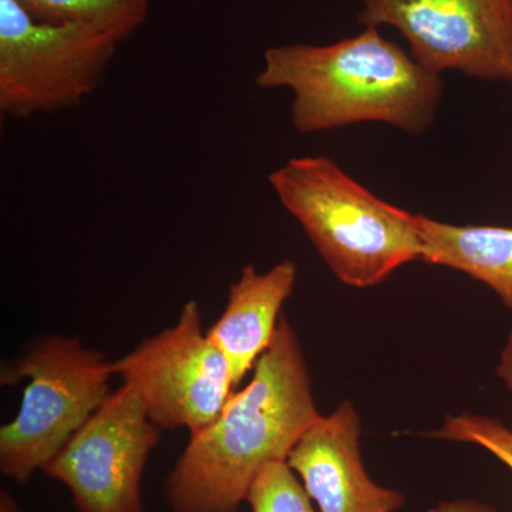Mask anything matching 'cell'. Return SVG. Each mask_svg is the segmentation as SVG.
<instances>
[{
    "label": "cell",
    "instance_id": "6da1fadb",
    "mask_svg": "<svg viewBox=\"0 0 512 512\" xmlns=\"http://www.w3.org/2000/svg\"><path fill=\"white\" fill-rule=\"evenodd\" d=\"M320 417L301 342L282 315L247 386L231 394L214 423L190 434L165 478L171 511L238 512L256 474L286 461Z\"/></svg>",
    "mask_w": 512,
    "mask_h": 512
},
{
    "label": "cell",
    "instance_id": "7a4b0ae2",
    "mask_svg": "<svg viewBox=\"0 0 512 512\" xmlns=\"http://www.w3.org/2000/svg\"><path fill=\"white\" fill-rule=\"evenodd\" d=\"M255 84L291 90L292 126L302 136L370 121L419 136L444 92L440 74L377 28L330 45L269 47Z\"/></svg>",
    "mask_w": 512,
    "mask_h": 512
},
{
    "label": "cell",
    "instance_id": "3957f363",
    "mask_svg": "<svg viewBox=\"0 0 512 512\" xmlns=\"http://www.w3.org/2000/svg\"><path fill=\"white\" fill-rule=\"evenodd\" d=\"M269 185L342 284L372 288L421 261L417 215L380 200L330 158H291Z\"/></svg>",
    "mask_w": 512,
    "mask_h": 512
},
{
    "label": "cell",
    "instance_id": "277c9868",
    "mask_svg": "<svg viewBox=\"0 0 512 512\" xmlns=\"http://www.w3.org/2000/svg\"><path fill=\"white\" fill-rule=\"evenodd\" d=\"M113 362L80 339L46 335L0 367V384L28 379L15 419L0 429V471L23 484L59 453L110 396Z\"/></svg>",
    "mask_w": 512,
    "mask_h": 512
},
{
    "label": "cell",
    "instance_id": "5b68a950",
    "mask_svg": "<svg viewBox=\"0 0 512 512\" xmlns=\"http://www.w3.org/2000/svg\"><path fill=\"white\" fill-rule=\"evenodd\" d=\"M121 40L79 23L36 19L0 0V113L9 119L76 109L99 89Z\"/></svg>",
    "mask_w": 512,
    "mask_h": 512
},
{
    "label": "cell",
    "instance_id": "8992f818",
    "mask_svg": "<svg viewBox=\"0 0 512 512\" xmlns=\"http://www.w3.org/2000/svg\"><path fill=\"white\" fill-rule=\"evenodd\" d=\"M113 367L160 429L204 430L235 389L227 360L202 328L197 301L185 303L175 325L143 340Z\"/></svg>",
    "mask_w": 512,
    "mask_h": 512
},
{
    "label": "cell",
    "instance_id": "52a82bcc",
    "mask_svg": "<svg viewBox=\"0 0 512 512\" xmlns=\"http://www.w3.org/2000/svg\"><path fill=\"white\" fill-rule=\"evenodd\" d=\"M160 439L140 394L123 383L42 471L69 490L76 512H146L141 484Z\"/></svg>",
    "mask_w": 512,
    "mask_h": 512
},
{
    "label": "cell",
    "instance_id": "ba28073f",
    "mask_svg": "<svg viewBox=\"0 0 512 512\" xmlns=\"http://www.w3.org/2000/svg\"><path fill=\"white\" fill-rule=\"evenodd\" d=\"M365 28L389 26L430 72L512 84V0H360Z\"/></svg>",
    "mask_w": 512,
    "mask_h": 512
},
{
    "label": "cell",
    "instance_id": "9c48e42d",
    "mask_svg": "<svg viewBox=\"0 0 512 512\" xmlns=\"http://www.w3.org/2000/svg\"><path fill=\"white\" fill-rule=\"evenodd\" d=\"M360 436L355 404L343 400L302 434L286 458L319 512H397L406 504L402 491L367 474Z\"/></svg>",
    "mask_w": 512,
    "mask_h": 512
},
{
    "label": "cell",
    "instance_id": "30bf717a",
    "mask_svg": "<svg viewBox=\"0 0 512 512\" xmlns=\"http://www.w3.org/2000/svg\"><path fill=\"white\" fill-rule=\"evenodd\" d=\"M296 279L298 266L286 259L265 272L244 266L238 281L229 286L227 306L207 336L227 360L235 387L274 342Z\"/></svg>",
    "mask_w": 512,
    "mask_h": 512
},
{
    "label": "cell",
    "instance_id": "8fae6325",
    "mask_svg": "<svg viewBox=\"0 0 512 512\" xmlns=\"http://www.w3.org/2000/svg\"><path fill=\"white\" fill-rule=\"evenodd\" d=\"M417 221L421 261L471 276L512 309V228L447 224L424 215Z\"/></svg>",
    "mask_w": 512,
    "mask_h": 512
},
{
    "label": "cell",
    "instance_id": "7c38bea8",
    "mask_svg": "<svg viewBox=\"0 0 512 512\" xmlns=\"http://www.w3.org/2000/svg\"><path fill=\"white\" fill-rule=\"evenodd\" d=\"M36 19L79 23L128 39L150 12V0H18Z\"/></svg>",
    "mask_w": 512,
    "mask_h": 512
},
{
    "label": "cell",
    "instance_id": "4fadbf2b",
    "mask_svg": "<svg viewBox=\"0 0 512 512\" xmlns=\"http://www.w3.org/2000/svg\"><path fill=\"white\" fill-rule=\"evenodd\" d=\"M251 512H316L302 481L286 461L266 464L249 485Z\"/></svg>",
    "mask_w": 512,
    "mask_h": 512
},
{
    "label": "cell",
    "instance_id": "5bb4252c",
    "mask_svg": "<svg viewBox=\"0 0 512 512\" xmlns=\"http://www.w3.org/2000/svg\"><path fill=\"white\" fill-rule=\"evenodd\" d=\"M427 437L474 444L490 451L512 471V429L501 420L481 414L461 413L446 417L443 426L427 433Z\"/></svg>",
    "mask_w": 512,
    "mask_h": 512
},
{
    "label": "cell",
    "instance_id": "9a60e30c",
    "mask_svg": "<svg viewBox=\"0 0 512 512\" xmlns=\"http://www.w3.org/2000/svg\"><path fill=\"white\" fill-rule=\"evenodd\" d=\"M426 512H500L491 505L474 500H448L429 508Z\"/></svg>",
    "mask_w": 512,
    "mask_h": 512
},
{
    "label": "cell",
    "instance_id": "2e32d148",
    "mask_svg": "<svg viewBox=\"0 0 512 512\" xmlns=\"http://www.w3.org/2000/svg\"><path fill=\"white\" fill-rule=\"evenodd\" d=\"M497 375L503 380L504 386L512 394V333L507 345L501 350L500 360L497 365Z\"/></svg>",
    "mask_w": 512,
    "mask_h": 512
},
{
    "label": "cell",
    "instance_id": "e0dca14e",
    "mask_svg": "<svg viewBox=\"0 0 512 512\" xmlns=\"http://www.w3.org/2000/svg\"><path fill=\"white\" fill-rule=\"evenodd\" d=\"M0 512H23L18 501L6 490L0 491Z\"/></svg>",
    "mask_w": 512,
    "mask_h": 512
}]
</instances>
